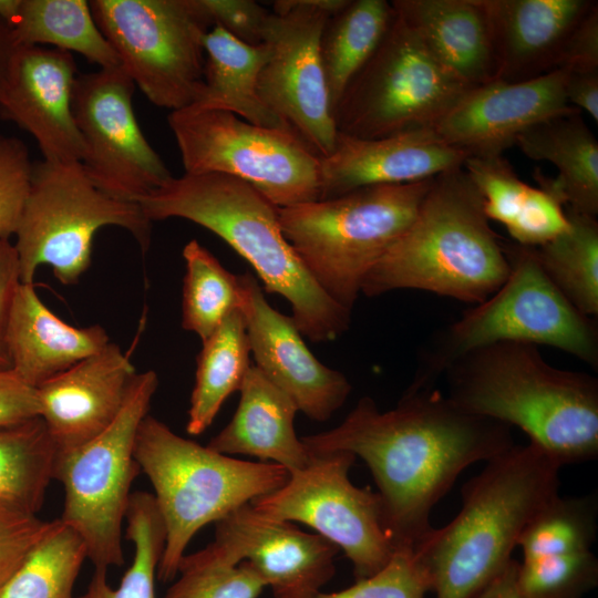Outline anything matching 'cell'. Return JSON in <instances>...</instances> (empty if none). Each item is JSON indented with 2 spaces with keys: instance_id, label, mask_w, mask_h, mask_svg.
<instances>
[{
  "instance_id": "8fae6325",
  "label": "cell",
  "mask_w": 598,
  "mask_h": 598,
  "mask_svg": "<svg viewBox=\"0 0 598 598\" xmlns=\"http://www.w3.org/2000/svg\"><path fill=\"white\" fill-rule=\"evenodd\" d=\"M93 19L134 85L171 112L193 105L204 83L202 0H91Z\"/></svg>"
},
{
  "instance_id": "4fadbf2b",
  "label": "cell",
  "mask_w": 598,
  "mask_h": 598,
  "mask_svg": "<svg viewBox=\"0 0 598 598\" xmlns=\"http://www.w3.org/2000/svg\"><path fill=\"white\" fill-rule=\"evenodd\" d=\"M185 174L241 179L277 207L320 199L321 157L292 132L254 125L220 110L169 112Z\"/></svg>"
},
{
  "instance_id": "9a60e30c",
  "label": "cell",
  "mask_w": 598,
  "mask_h": 598,
  "mask_svg": "<svg viewBox=\"0 0 598 598\" xmlns=\"http://www.w3.org/2000/svg\"><path fill=\"white\" fill-rule=\"evenodd\" d=\"M348 1H275L264 30L269 56L258 76V94L321 158L333 151L338 132L320 38L327 20Z\"/></svg>"
},
{
  "instance_id": "ac0fdd59",
  "label": "cell",
  "mask_w": 598,
  "mask_h": 598,
  "mask_svg": "<svg viewBox=\"0 0 598 598\" xmlns=\"http://www.w3.org/2000/svg\"><path fill=\"white\" fill-rule=\"evenodd\" d=\"M212 543L230 561H248L274 598H312L336 575L337 546L293 523L262 516L250 503L215 523Z\"/></svg>"
},
{
  "instance_id": "d6a6232c",
  "label": "cell",
  "mask_w": 598,
  "mask_h": 598,
  "mask_svg": "<svg viewBox=\"0 0 598 598\" xmlns=\"http://www.w3.org/2000/svg\"><path fill=\"white\" fill-rule=\"evenodd\" d=\"M56 457L40 416L0 426V508L37 515L54 480Z\"/></svg>"
},
{
  "instance_id": "7c38bea8",
  "label": "cell",
  "mask_w": 598,
  "mask_h": 598,
  "mask_svg": "<svg viewBox=\"0 0 598 598\" xmlns=\"http://www.w3.org/2000/svg\"><path fill=\"white\" fill-rule=\"evenodd\" d=\"M468 89L394 11L385 35L347 85L332 116L338 133L357 138L433 128Z\"/></svg>"
},
{
  "instance_id": "2e32d148",
  "label": "cell",
  "mask_w": 598,
  "mask_h": 598,
  "mask_svg": "<svg viewBox=\"0 0 598 598\" xmlns=\"http://www.w3.org/2000/svg\"><path fill=\"white\" fill-rule=\"evenodd\" d=\"M135 85L122 65L79 73L72 111L84 144L81 165L104 194L136 203L173 175L136 120Z\"/></svg>"
},
{
  "instance_id": "836d02e7",
  "label": "cell",
  "mask_w": 598,
  "mask_h": 598,
  "mask_svg": "<svg viewBox=\"0 0 598 598\" xmlns=\"http://www.w3.org/2000/svg\"><path fill=\"white\" fill-rule=\"evenodd\" d=\"M592 543L576 536L543 537L519 544V598H581L598 582Z\"/></svg>"
},
{
  "instance_id": "f35d334b",
  "label": "cell",
  "mask_w": 598,
  "mask_h": 598,
  "mask_svg": "<svg viewBox=\"0 0 598 598\" xmlns=\"http://www.w3.org/2000/svg\"><path fill=\"white\" fill-rule=\"evenodd\" d=\"M163 598H258L266 585L248 563L230 561L215 545L182 558Z\"/></svg>"
},
{
  "instance_id": "c3c4849f",
  "label": "cell",
  "mask_w": 598,
  "mask_h": 598,
  "mask_svg": "<svg viewBox=\"0 0 598 598\" xmlns=\"http://www.w3.org/2000/svg\"><path fill=\"white\" fill-rule=\"evenodd\" d=\"M518 561L511 559L506 567L474 598H519L517 589Z\"/></svg>"
},
{
  "instance_id": "b9f144b4",
  "label": "cell",
  "mask_w": 598,
  "mask_h": 598,
  "mask_svg": "<svg viewBox=\"0 0 598 598\" xmlns=\"http://www.w3.org/2000/svg\"><path fill=\"white\" fill-rule=\"evenodd\" d=\"M51 522L0 508V587L20 567Z\"/></svg>"
},
{
  "instance_id": "4dcf8cb0",
  "label": "cell",
  "mask_w": 598,
  "mask_h": 598,
  "mask_svg": "<svg viewBox=\"0 0 598 598\" xmlns=\"http://www.w3.org/2000/svg\"><path fill=\"white\" fill-rule=\"evenodd\" d=\"M394 16L385 0H349L320 38V59L332 112L343 91L385 35Z\"/></svg>"
},
{
  "instance_id": "4316f807",
  "label": "cell",
  "mask_w": 598,
  "mask_h": 598,
  "mask_svg": "<svg viewBox=\"0 0 598 598\" xmlns=\"http://www.w3.org/2000/svg\"><path fill=\"white\" fill-rule=\"evenodd\" d=\"M515 145L530 159L547 161L558 171L555 178L535 172L539 188L566 209L598 214V141L580 112L564 114L533 125Z\"/></svg>"
},
{
  "instance_id": "f6af8a7d",
  "label": "cell",
  "mask_w": 598,
  "mask_h": 598,
  "mask_svg": "<svg viewBox=\"0 0 598 598\" xmlns=\"http://www.w3.org/2000/svg\"><path fill=\"white\" fill-rule=\"evenodd\" d=\"M40 416L37 389L11 370H0V426Z\"/></svg>"
},
{
  "instance_id": "ee69618b",
  "label": "cell",
  "mask_w": 598,
  "mask_h": 598,
  "mask_svg": "<svg viewBox=\"0 0 598 598\" xmlns=\"http://www.w3.org/2000/svg\"><path fill=\"white\" fill-rule=\"evenodd\" d=\"M558 69L568 72H598V2L570 32Z\"/></svg>"
},
{
  "instance_id": "1f68e13d",
  "label": "cell",
  "mask_w": 598,
  "mask_h": 598,
  "mask_svg": "<svg viewBox=\"0 0 598 598\" xmlns=\"http://www.w3.org/2000/svg\"><path fill=\"white\" fill-rule=\"evenodd\" d=\"M18 47H45L79 53L100 69L121 65L97 28L89 1L21 0L11 24Z\"/></svg>"
},
{
  "instance_id": "83f0119b",
  "label": "cell",
  "mask_w": 598,
  "mask_h": 598,
  "mask_svg": "<svg viewBox=\"0 0 598 598\" xmlns=\"http://www.w3.org/2000/svg\"><path fill=\"white\" fill-rule=\"evenodd\" d=\"M463 168L483 197L488 220L505 226L514 243L539 247L568 228L564 206L523 182L503 155L467 156Z\"/></svg>"
},
{
  "instance_id": "74e56055",
  "label": "cell",
  "mask_w": 598,
  "mask_h": 598,
  "mask_svg": "<svg viewBox=\"0 0 598 598\" xmlns=\"http://www.w3.org/2000/svg\"><path fill=\"white\" fill-rule=\"evenodd\" d=\"M124 523L134 556L121 584L111 587L106 570L94 569L85 592L74 598H155V577L165 545V527L153 494L132 493Z\"/></svg>"
},
{
  "instance_id": "e575fe53",
  "label": "cell",
  "mask_w": 598,
  "mask_h": 598,
  "mask_svg": "<svg viewBox=\"0 0 598 598\" xmlns=\"http://www.w3.org/2000/svg\"><path fill=\"white\" fill-rule=\"evenodd\" d=\"M568 228L535 247L537 259L564 297L587 317L598 316V220L566 209Z\"/></svg>"
},
{
  "instance_id": "9c48e42d",
  "label": "cell",
  "mask_w": 598,
  "mask_h": 598,
  "mask_svg": "<svg viewBox=\"0 0 598 598\" xmlns=\"http://www.w3.org/2000/svg\"><path fill=\"white\" fill-rule=\"evenodd\" d=\"M105 226L127 230L142 251L148 249L152 221L138 204L101 192L80 162H35L14 234L22 283H33L43 265L61 283H75L91 264L95 233Z\"/></svg>"
},
{
  "instance_id": "5b68a950",
  "label": "cell",
  "mask_w": 598,
  "mask_h": 598,
  "mask_svg": "<svg viewBox=\"0 0 598 598\" xmlns=\"http://www.w3.org/2000/svg\"><path fill=\"white\" fill-rule=\"evenodd\" d=\"M508 272L504 240L460 167L433 178L412 223L365 276L361 293L415 289L477 305Z\"/></svg>"
},
{
  "instance_id": "ba28073f",
  "label": "cell",
  "mask_w": 598,
  "mask_h": 598,
  "mask_svg": "<svg viewBox=\"0 0 598 598\" xmlns=\"http://www.w3.org/2000/svg\"><path fill=\"white\" fill-rule=\"evenodd\" d=\"M433 178L281 207V231L318 286L352 312L365 276L412 223Z\"/></svg>"
},
{
  "instance_id": "816d5d0a",
  "label": "cell",
  "mask_w": 598,
  "mask_h": 598,
  "mask_svg": "<svg viewBox=\"0 0 598 598\" xmlns=\"http://www.w3.org/2000/svg\"><path fill=\"white\" fill-rule=\"evenodd\" d=\"M8 369H11V363L3 340L0 338V370Z\"/></svg>"
},
{
  "instance_id": "bcb514c9",
  "label": "cell",
  "mask_w": 598,
  "mask_h": 598,
  "mask_svg": "<svg viewBox=\"0 0 598 598\" xmlns=\"http://www.w3.org/2000/svg\"><path fill=\"white\" fill-rule=\"evenodd\" d=\"M21 281L20 258L16 245L8 238H0V338Z\"/></svg>"
},
{
  "instance_id": "f546056e",
  "label": "cell",
  "mask_w": 598,
  "mask_h": 598,
  "mask_svg": "<svg viewBox=\"0 0 598 598\" xmlns=\"http://www.w3.org/2000/svg\"><path fill=\"white\" fill-rule=\"evenodd\" d=\"M202 343L186 424L190 435H199L213 424L250 368V343L240 309L229 313Z\"/></svg>"
},
{
  "instance_id": "d6986e66",
  "label": "cell",
  "mask_w": 598,
  "mask_h": 598,
  "mask_svg": "<svg viewBox=\"0 0 598 598\" xmlns=\"http://www.w3.org/2000/svg\"><path fill=\"white\" fill-rule=\"evenodd\" d=\"M566 76L556 69L522 82L494 80L468 89L433 130L468 156L503 155L533 125L580 112L566 99Z\"/></svg>"
},
{
  "instance_id": "5bb4252c",
  "label": "cell",
  "mask_w": 598,
  "mask_h": 598,
  "mask_svg": "<svg viewBox=\"0 0 598 598\" xmlns=\"http://www.w3.org/2000/svg\"><path fill=\"white\" fill-rule=\"evenodd\" d=\"M302 470L289 473L279 488L250 502L262 516L299 522L342 550L355 580L383 568L394 553L377 493L349 478L355 456L350 452L310 453Z\"/></svg>"
},
{
  "instance_id": "7402d4cb",
  "label": "cell",
  "mask_w": 598,
  "mask_h": 598,
  "mask_svg": "<svg viewBox=\"0 0 598 598\" xmlns=\"http://www.w3.org/2000/svg\"><path fill=\"white\" fill-rule=\"evenodd\" d=\"M467 156L433 128L380 138H357L338 133L333 151L321 158L320 199L369 186L430 179L463 167Z\"/></svg>"
},
{
  "instance_id": "484cf974",
  "label": "cell",
  "mask_w": 598,
  "mask_h": 598,
  "mask_svg": "<svg viewBox=\"0 0 598 598\" xmlns=\"http://www.w3.org/2000/svg\"><path fill=\"white\" fill-rule=\"evenodd\" d=\"M239 393L231 420L207 446L225 455H247L274 463L288 473L306 467L311 454L295 430V402L256 365H250Z\"/></svg>"
},
{
  "instance_id": "277c9868",
  "label": "cell",
  "mask_w": 598,
  "mask_h": 598,
  "mask_svg": "<svg viewBox=\"0 0 598 598\" xmlns=\"http://www.w3.org/2000/svg\"><path fill=\"white\" fill-rule=\"evenodd\" d=\"M148 220L183 218L224 239L255 269L264 291L282 296L311 342H330L349 328L351 311L313 280L285 238L278 209L250 184L219 173L183 174L141 198Z\"/></svg>"
},
{
  "instance_id": "ab89813d",
  "label": "cell",
  "mask_w": 598,
  "mask_h": 598,
  "mask_svg": "<svg viewBox=\"0 0 598 598\" xmlns=\"http://www.w3.org/2000/svg\"><path fill=\"white\" fill-rule=\"evenodd\" d=\"M432 591L429 573L413 547L395 548L386 565L372 576L339 591L312 598H424Z\"/></svg>"
},
{
  "instance_id": "7a4b0ae2",
  "label": "cell",
  "mask_w": 598,
  "mask_h": 598,
  "mask_svg": "<svg viewBox=\"0 0 598 598\" xmlns=\"http://www.w3.org/2000/svg\"><path fill=\"white\" fill-rule=\"evenodd\" d=\"M447 398L464 411L517 426L563 465L598 455V381L549 364L537 346L498 342L456 359Z\"/></svg>"
},
{
  "instance_id": "8992f818",
  "label": "cell",
  "mask_w": 598,
  "mask_h": 598,
  "mask_svg": "<svg viewBox=\"0 0 598 598\" xmlns=\"http://www.w3.org/2000/svg\"><path fill=\"white\" fill-rule=\"evenodd\" d=\"M134 454L153 486L165 527L161 581L177 576L199 529L281 487L289 477L280 465L237 460L182 437L148 414L138 426Z\"/></svg>"
},
{
  "instance_id": "e0dca14e",
  "label": "cell",
  "mask_w": 598,
  "mask_h": 598,
  "mask_svg": "<svg viewBox=\"0 0 598 598\" xmlns=\"http://www.w3.org/2000/svg\"><path fill=\"white\" fill-rule=\"evenodd\" d=\"M239 309L256 367L295 402L299 412L313 421L329 420L347 401L351 383L311 353L291 316L270 306L251 274L239 275Z\"/></svg>"
},
{
  "instance_id": "6da1fadb",
  "label": "cell",
  "mask_w": 598,
  "mask_h": 598,
  "mask_svg": "<svg viewBox=\"0 0 598 598\" xmlns=\"http://www.w3.org/2000/svg\"><path fill=\"white\" fill-rule=\"evenodd\" d=\"M301 441L309 453L364 461L394 548H414L433 528V507L467 466L514 445L511 426L464 411L435 388L408 389L389 411L363 396L338 426Z\"/></svg>"
},
{
  "instance_id": "f907efd6",
  "label": "cell",
  "mask_w": 598,
  "mask_h": 598,
  "mask_svg": "<svg viewBox=\"0 0 598 598\" xmlns=\"http://www.w3.org/2000/svg\"><path fill=\"white\" fill-rule=\"evenodd\" d=\"M21 0H0V19L3 20L9 27L16 20Z\"/></svg>"
},
{
  "instance_id": "60d3db41",
  "label": "cell",
  "mask_w": 598,
  "mask_h": 598,
  "mask_svg": "<svg viewBox=\"0 0 598 598\" xmlns=\"http://www.w3.org/2000/svg\"><path fill=\"white\" fill-rule=\"evenodd\" d=\"M33 165L23 141L0 132V238L10 239L17 231Z\"/></svg>"
},
{
  "instance_id": "3957f363",
  "label": "cell",
  "mask_w": 598,
  "mask_h": 598,
  "mask_svg": "<svg viewBox=\"0 0 598 598\" xmlns=\"http://www.w3.org/2000/svg\"><path fill=\"white\" fill-rule=\"evenodd\" d=\"M561 464L533 443L487 461L458 514L414 547L436 598H474L511 561L535 516L558 496Z\"/></svg>"
},
{
  "instance_id": "d4e9b609",
  "label": "cell",
  "mask_w": 598,
  "mask_h": 598,
  "mask_svg": "<svg viewBox=\"0 0 598 598\" xmlns=\"http://www.w3.org/2000/svg\"><path fill=\"white\" fill-rule=\"evenodd\" d=\"M391 4L432 55L465 86L497 80L484 0H393Z\"/></svg>"
},
{
  "instance_id": "7bdbcfd3",
  "label": "cell",
  "mask_w": 598,
  "mask_h": 598,
  "mask_svg": "<svg viewBox=\"0 0 598 598\" xmlns=\"http://www.w3.org/2000/svg\"><path fill=\"white\" fill-rule=\"evenodd\" d=\"M214 25L220 27L237 40L258 45L270 11L252 0H202Z\"/></svg>"
},
{
  "instance_id": "681fc988",
  "label": "cell",
  "mask_w": 598,
  "mask_h": 598,
  "mask_svg": "<svg viewBox=\"0 0 598 598\" xmlns=\"http://www.w3.org/2000/svg\"><path fill=\"white\" fill-rule=\"evenodd\" d=\"M18 49L11 28L0 19V99L3 94L11 62Z\"/></svg>"
},
{
  "instance_id": "7dc6e473",
  "label": "cell",
  "mask_w": 598,
  "mask_h": 598,
  "mask_svg": "<svg viewBox=\"0 0 598 598\" xmlns=\"http://www.w3.org/2000/svg\"><path fill=\"white\" fill-rule=\"evenodd\" d=\"M566 72L565 94L568 103L598 122V72Z\"/></svg>"
},
{
  "instance_id": "cb8c5ba5",
  "label": "cell",
  "mask_w": 598,
  "mask_h": 598,
  "mask_svg": "<svg viewBox=\"0 0 598 598\" xmlns=\"http://www.w3.org/2000/svg\"><path fill=\"white\" fill-rule=\"evenodd\" d=\"M2 340L11 370L33 388L111 342L99 324L79 328L64 322L42 302L32 283L19 286Z\"/></svg>"
},
{
  "instance_id": "d590c367",
  "label": "cell",
  "mask_w": 598,
  "mask_h": 598,
  "mask_svg": "<svg viewBox=\"0 0 598 598\" xmlns=\"http://www.w3.org/2000/svg\"><path fill=\"white\" fill-rule=\"evenodd\" d=\"M87 559L80 536L60 518L20 567L0 587V598H74L73 588Z\"/></svg>"
},
{
  "instance_id": "30bf717a",
  "label": "cell",
  "mask_w": 598,
  "mask_h": 598,
  "mask_svg": "<svg viewBox=\"0 0 598 598\" xmlns=\"http://www.w3.org/2000/svg\"><path fill=\"white\" fill-rule=\"evenodd\" d=\"M158 386L155 371L136 373L113 423L96 437L56 457L54 480L64 491L60 520L82 539L94 569L124 564L122 532L132 483L138 426Z\"/></svg>"
},
{
  "instance_id": "8d00e7d4",
  "label": "cell",
  "mask_w": 598,
  "mask_h": 598,
  "mask_svg": "<svg viewBox=\"0 0 598 598\" xmlns=\"http://www.w3.org/2000/svg\"><path fill=\"white\" fill-rule=\"evenodd\" d=\"M182 327L205 341L229 313L240 308L239 275L228 271L196 239L183 249Z\"/></svg>"
},
{
  "instance_id": "44dd1931",
  "label": "cell",
  "mask_w": 598,
  "mask_h": 598,
  "mask_svg": "<svg viewBox=\"0 0 598 598\" xmlns=\"http://www.w3.org/2000/svg\"><path fill=\"white\" fill-rule=\"evenodd\" d=\"M136 373L122 349L109 342L35 388L40 417L58 455L86 444L113 423Z\"/></svg>"
},
{
  "instance_id": "ffe728a7",
  "label": "cell",
  "mask_w": 598,
  "mask_h": 598,
  "mask_svg": "<svg viewBox=\"0 0 598 598\" xmlns=\"http://www.w3.org/2000/svg\"><path fill=\"white\" fill-rule=\"evenodd\" d=\"M78 68L70 52L18 47L0 99V116L35 140L43 159L80 162L84 144L72 111Z\"/></svg>"
},
{
  "instance_id": "603a6c76",
  "label": "cell",
  "mask_w": 598,
  "mask_h": 598,
  "mask_svg": "<svg viewBox=\"0 0 598 598\" xmlns=\"http://www.w3.org/2000/svg\"><path fill=\"white\" fill-rule=\"evenodd\" d=\"M596 0H484L497 80L522 82L558 69L565 43Z\"/></svg>"
},
{
  "instance_id": "52a82bcc",
  "label": "cell",
  "mask_w": 598,
  "mask_h": 598,
  "mask_svg": "<svg viewBox=\"0 0 598 598\" xmlns=\"http://www.w3.org/2000/svg\"><path fill=\"white\" fill-rule=\"evenodd\" d=\"M505 282L436 333L423 350L410 390L433 389L460 357L498 342L548 346L598 367V326L577 310L543 270L535 247L504 241Z\"/></svg>"
},
{
  "instance_id": "f1b7e54d",
  "label": "cell",
  "mask_w": 598,
  "mask_h": 598,
  "mask_svg": "<svg viewBox=\"0 0 598 598\" xmlns=\"http://www.w3.org/2000/svg\"><path fill=\"white\" fill-rule=\"evenodd\" d=\"M204 83L190 109L227 111L254 125L297 134L258 94V76L269 56L265 42L246 44L214 25L204 39Z\"/></svg>"
}]
</instances>
